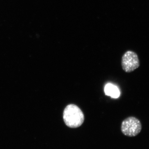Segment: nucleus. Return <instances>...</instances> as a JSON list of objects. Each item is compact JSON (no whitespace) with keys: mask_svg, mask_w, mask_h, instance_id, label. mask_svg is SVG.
I'll list each match as a JSON object with an SVG mask.
<instances>
[{"mask_svg":"<svg viewBox=\"0 0 149 149\" xmlns=\"http://www.w3.org/2000/svg\"><path fill=\"white\" fill-rule=\"evenodd\" d=\"M121 65L123 69L125 72H133L140 66L138 55L133 51H127L123 56Z\"/></svg>","mask_w":149,"mask_h":149,"instance_id":"nucleus-3","label":"nucleus"},{"mask_svg":"<svg viewBox=\"0 0 149 149\" xmlns=\"http://www.w3.org/2000/svg\"><path fill=\"white\" fill-rule=\"evenodd\" d=\"M63 119L68 127L77 128L83 124L85 116L79 107L74 104H70L63 111Z\"/></svg>","mask_w":149,"mask_h":149,"instance_id":"nucleus-1","label":"nucleus"},{"mask_svg":"<svg viewBox=\"0 0 149 149\" xmlns=\"http://www.w3.org/2000/svg\"><path fill=\"white\" fill-rule=\"evenodd\" d=\"M141 130V123L135 117L130 116L127 118L121 123V131L125 136L134 137L138 135Z\"/></svg>","mask_w":149,"mask_h":149,"instance_id":"nucleus-2","label":"nucleus"},{"mask_svg":"<svg viewBox=\"0 0 149 149\" xmlns=\"http://www.w3.org/2000/svg\"><path fill=\"white\" fill-rule=\"evenodd\" d=\"M104 93L107 96L113 98H118L120 95V91L117 86L111 83H107L104 87Z\"/></svg>","mask_w":149,"mask_h":149,"instance_id":"nucleus-4","label":"nucleus"}]
</instances>
